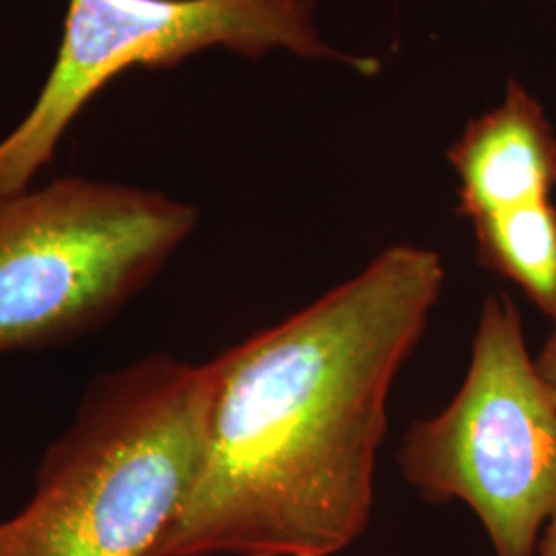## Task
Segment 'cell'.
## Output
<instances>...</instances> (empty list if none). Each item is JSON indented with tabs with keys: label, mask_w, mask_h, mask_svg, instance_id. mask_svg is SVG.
Listing matches in <instances>:
<instances>
[{
	"label": "cell",
	"mask_w": 556,
	"mask_h": 556,
	"mask_svg": "<svg viewBox=\"0 0 556 556\" xmlns=\"http://www.w3.org/2000/svg\"><path fill=\"white\" fill-rule=\"evenodd\" d=\"M211 48L248 59L289 50L371 75L376 59L319 38L314 0H68L56 59L20 124L0 140V200L29 190L101 91L132 68L165 71Z\"/></svg>",
	"instance_id": "cell-5"
},
{
	"label": "cell",
	"mask_w": 556,
	"mask_h": 556,
	"mask_svg": "<svg viewBox=\"0 0 556 556\" xmlns=\"http://www.w3.org/2000/svg\"><path fill=\"white\" fill-rule=\"evenodd\" d=\"M397 464L420 497L466 503L495 556H536L556 514V404L509 295L484 299L464 383L408 429Z\"/></svg>",
	"instance_id": "cell-4"
},
{
	"label": "cell",
	"mask_w": 556,
	"mask_h": 556,
	"mask_svg": "<svg viewBox=\"0 0 556 556\" xmlns=\"http://www.w3.org/2000/svg\"><path fill=\"white\" fill-rule=\"evenodd\" d=\"M215 361L155 353L96 379L0 521V556H151L199 472Z\"/></svg>",
	"instance_id": "cell-2"
},
{
	"label": "cell",
	"mask_w": 556,
	"mask_h": 556,
	"mask_svg": "<svg viewBox=\"0 0 556 556\" xmlns=\"http://www.w3.org/2000/svg\"><path fill=\"white\" fill-rule=\"evenodd\" d=\"M534 365H536L538 376L544 381L546 390L551 392L556 404V319H553V334L542 346L540 355L534 358Z\"/></svg>",
	"instance_id": "cell-8"
},
{
	"label": "cell",
	"mask_w": 556,
	"mask_h": 556,
	"mask_svg": "<svg viewBox=\"0 0 556 556\" xmlns=\"http://www.w3.org/2000/svg\"><path fill=\"white\" fill-rule=\"evenodd\" d=\"M447 160L459 179L457 213L466 219L551 199L555 190V130L517 80L498 108L466 126Z\"/></svg>",
	"instance_id": "cell-6"
},
{
	"label": "cell",
	"mask_w": 556,
	"mask_h": 556,
	"mask_svg": "<svg viewBox=\"0 0 556 556\" xmlns=\"http://www.w3.org/2000/svg\"><path fill=\"white\" fill-rule=\"evenodd\" d=\"M480 264L509 278L544 316L556 319V206L528 202L472 220Z\"/></svg>",
	"instance_id": "cell-7"
},
{
	"label": "cell",
	"mask_w": 556,
	"mask_h": 556,
	"mask_svg": "<svg viewBox=\"0 0 556 556\" xmlns=\"http://www.w3.org/2000/svg\"><path fill=\"white\" fill-rule=\"evenodd\" d=\"M536 556H556V514L548 519L540 534Z\"/></svg>",
	"instance_id": "cell-9"
},
{
	"label": "cell",
	"mask_w": 556,
	"mask_h": 556,
	"mask_svg": "<svg viewBox=\"0 0 556 556\" xmlns=\"http://www.w3.org/2000/svg\"><path fill=\"white\" fill-rule=\"evenodd\" d=\"M197 223L192 204L101 179L59 178L0 200V355L100 328Z\"/></svg>",
	"instance_id": "cell-3"
},
{
	"label": "cell",
	"mask_w": 556,
	"mask_h": 556,
	"mask_svg": "<svg viewBox=\"0 0 556 556\" xmlns=\"http://www.w3.org/2000/svg\"><path fill=\"white\" fill-rule=\"evenodd\" d=\"M445 282L394 245L215 361L199 472L151 556H334L365 534L388 397Z\"/></svg>",
	"instance_id": "cell-1"
}]
</instances>
